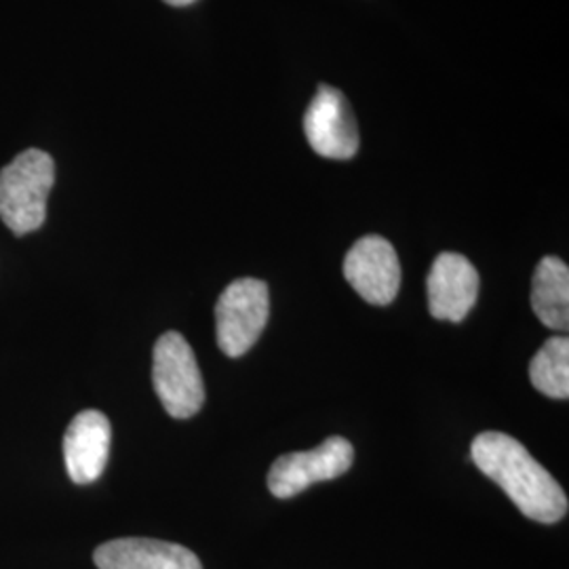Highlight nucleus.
I'll return each instance as SVG.
<instances>
[{
    "mask_svg": "<svg viewBox=\"0 0 569 569\" xmlns=\"http://www.w3.org/2000/svg\"><path fill=\"white\" fill-rule=\"evenodd\" d=\"M355 465V448L345 437H329L319 448L291 451L268 470V489L274 498H293L305 489L342 477Z\"/></svg>",
    "mask_w": 569,
    "mask_h": 569,
    "instance_id": "39448f33",
    "label": "nucleus"
},
{
    "mask_svg": "<svg viewBox=\"0 0 569 569\" xmlns=\"http://www.w3.org/2000/svg\"><path fill=\"white\" fill-rule=\"evenodd\" d=\"M167 4H171V7H186V4H192V2H197V0H164Z\"/></svg>",
    "mask_w": 569,
    "mask_h": 569,
    "instance_id": "ddd939ff",
    "label": "nucleus"
},
{
    "mask_svg": "<svg viewBox=\"0 0 569 569\" xmlns=\"http://www.w3.org/2000/svg\"><path fill=\"white\" fill-rule=\"evenodd\" d=\"M270 317V289L260 279H237L226 287L216 305L218 346L230 359H239L260 340Z\"/></svg>",
    "mask_w": 569,
    "mask_h": 569,
    "instance_id": "20e7f679",
    "label": "nucleus"
},
{
    "mask_svg": "<svg viewBox=\"0 0 569 569\" xmlns=\"http://www.w3.org/2000/svg\"><path fill=\"white\" fill-rule=\"evenodd\" d=\"M470 458L531 521L552 526L568 515V496L559 481L515 437L481 432L472 439Z\"/></svg>",
    "mask_w": 569,
    "mask_h": 569,
    "instance_id": "f257e3e1",
    "label": "nucleus"
},
{
    "mask_svg": "<svg viewBox=\"0 0 569 569\" xmlns=\"http://www.w3.org/2000/svg\"><path fill=\"white\" fill-rule=\"evenodd\" d=\"M98 569H203L190 549L152 538H119L93 552Z\"/></svg>",
    "mask_w": 569,
    "mask_h": 569,
    "instance_id": "9d476101",
    "label": "nucleus"
},
{
    "mask_svg": "<svg viewBox=\"0 0 569 569\" xmlns=\"http://www.w3.org/2000/svg\"><path fill=\"white\" fill-rule=\"evenodd\" d=\"M152 382L164 411L176 420H188L201 411L204 382L194 350L178 331H167L154 345Z\"/></svg>",
    "mask_w": 569,
    "mask_h": 569,
    "instance_id": "7ed1b4c3",
    "label": "nucleus"
},
{
    "mask_svg": "<svg viewBox=\"0 0 569 569\" xmlns=\"http://www.w3.org/2000/svg\"><path fill=\"white\" fill-rule=\"evenodd\" d=\"M306 140L326 159L348 161L359 152V127L342 91L321 84L305 117Z\"/></svg>",
    "mask_w": 569,
    "mask_h": 569,
    "instance_id": "423d86ee",
    "label": "nucleus"
},
{
    "mask_svg": "<svg viewBox=\"0 0 569 569\" xmlns=\"http://www.w3.org/2000/svg\"><path fill=\"white\" fill-rule=\"evenodd\" d=\"M112 428L98 409H84L66 430L63 460L70 479L77 486H89L102 477L108 465Z\"/></svg>",
    "mask_w": 569,
    "mask_h": 569,
    "instance_id": "1a4fd4ad",
    "label": "nucleus"
},
{
    "mask_svg": "<svg viewBox=\"0 0 569 569\" xmlns=\"http://www.w3.org/2000/svg\"><path fill=\"white\" fill-rule=\"evenodd\" d=\"M531 308L555 331L569 329V268L561 258L547 256L536 266L531 281Z\"/></svg>",
    "mask_w": 569,
    "mask_h": 569,
    "instance_id": "9b49d317",
    "label": "nucleus"
},
{
    "mask_svg": "<svg viewBox=\"0 0 569 569\" xmlns=\"http://www.w3.org/2000/svg\"><path fill=\"white\" fill-rule=\"evenodd\" d=\"M529 380L538 392L566 401L569 397V340L557 336L545 342L529 363Z\"/></svg>",
    "mask_w": 569,
    "mask_h": 569,
    "instance_id": "f8f14e48",
    "label": "nucleus"
},
{
    "mask_svg": "<svg viewBox=\"0 0 569 569\" xmlns=\"http://www.w3.org/2000/svg\"><path fill=\"white\" fill-rule=\"evenodd\" d=\"M345 277L367 305L388 306L401 287L399 256L385 237L367 234L346 253Z\"/></svg>",
    "mask_w": 569,
    "mask_h": 569,
    "instance_id": "0eeeda50",
    "label": "nucleus"
},
{
    "mask_svg": "<svg viewBox=\"0 0 569 569\" xmlns=\"http://www.w3.org/2000/svg\"><path fill=\"white\" fill-rule=\"evenodd\" d=\"M56 183L51 154L30 148L0 169V220L18 234H30L44 224L47 199Z\"/></svg>",
    "mask_w": 569,
    "mask_h": 569,
    "instance_id": "f03ea898",
    "label": "nucleus"
},
{
    "mask_svg": "<svg viewBox=\"0 0 569 569\" xmlns=\"http://www.w3.org/2000/svg\"><path fill=\"white\" fill-rule=\"evenodd\" d=\"M479 272L472 262L443 251L435 258L427 279L428 310L439 321L462 323L479 298Z\"/></svg>",
    "mask_w": 569,
    "mask_h": 569,
    "instance_id": "6e6552de",
    "label": "nucleus"
}]
</instances>
